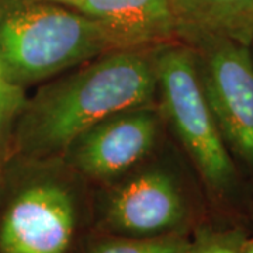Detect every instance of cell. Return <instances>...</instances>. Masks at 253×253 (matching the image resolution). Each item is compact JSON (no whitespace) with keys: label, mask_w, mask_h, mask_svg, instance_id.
<instances>
[{"label":"cell","mask_w":253,"mask_h":253,"mask_svg":"<svg viewBox=\"0 0 253 253\" xmlns=\"http://www.w3.org/2000/svg\"><path fill=\"white\" fill-rule=\"evenodd\" d=\"M161 124L154 104L116 113L78 136L62 155L90 179H111L132 169L152 152Z\"/></svg>","instance_id":"5b68a950"},{"label":"cell","mask_w":253,"mask_h":253,"mask_svg":"<svg viewBox=\"0 0 253 253\" xmlns=\"http://www.w3.org/2000/svg\"><path fill=\"white\" fill-rule=\"evenodd\" d=\"M176 37H225L249 45L253 40V0H172Z\"/></svg>","instance_id":"9c48e42d"},{"label":"cell","mask_w":253,"mask_h":253,"mask_svg":"<svg viewBox=\"0 0 253 253\" xmlns=\"http://www.w3.org/2000/svg\"><path fill=\"white\" fill-rule=\"evenodd\" d=\"M249 49H251V55H252V62H253V40H252V42L249 44Z\"/></svg>","instance_id":"9a60e30c"},{"label":"cell","mask_w":253,"mask_h":253,"mask_svg":"<svg viewBox=\"0 0 253 253\" xmlns=\"http://www.w3.org/2000/svg\"><path fill=\"white\" fill-rule=\"evenodd\" d=\"M99 26L45 0H0L3 81L24 87L110 52Z\"/></svg>","instance_id":"7a4b0ae2"},{"label":"cell","mask_w":253,"mask_h":253,"mask_svg":"<svg viewBox=\"0 0 253 253\" xmlns=\"http://www.w3.org/2000/svg\"><path fill=\"white\" fill-rule=\"evenodd\" d=\"M24 103V87L3 81L0 84V151L9 138Z\"/></svg>","instance_id":"7c38bea8"},{"label":"cell","mask_w":253,"mask_h":253,"mask_svg":"<svg viewBox=\"0 0 253 253\" xmlns=\"http://www.w3.org/2000/svg\"><path fill=\"white\" fill-rule=\"evenodd\" d=\"M45 1H51V3H58V4H62V6H68V7H72L75 9L81 0H45Z\"/></svg>","instance_id":"4fadbf2b"},{"label":"cell","mask_w":253,"mask_h":253,"mask_svg":"<svg viewBox=\"0 0 253 253\" xmlns=\"http://www.w3.org/2000/svg\"><path fill=\"white\" fill-rule=\"evenodd\" d=\"M75 10L99 26L111 51L154 49L179 41L172 0H81Z\"/></svg>","instance_id":"ba28073f"},{"label":"cell","mask_w":253,"mask_h":253,"mask_svg":"<svg viewBox=\"0 0 253 253\" xmlns=\"http://www.w3.org/2000/svg\"><path fill=\"white\" fill-rule=\"evenodd\" d=\"M161 116L169 121L207 190L231 199L239 183L238 166L228 151L201 86L194 51L183 41L152 49Z\"/></svg>","instance_id":"3957f363"},{"label":"cell","mask_w":253,"mask_h":253,"mask_svg":"<svg viewBox=\"0 0 253 253\" xmlns=\"http://www.w3.org/2000/svg\"><path fill=\"white\" fill-rule=\"evenodd\" d=\"M3 83V75H1V69H0V84Z\"/></svg>","instance_id":"2e32d148"},{"label":"cell","mask_w":253,"mask_h":253,"mask_svg":"<svg viewBox=\"0 0 253 253\" xmlns=\"http://www.w3.org/2000/svg\"><path fill=\"white\" fill-rule=\"evenodd\" d=\"M152 49H116L42 86L16 121L20 154L33 161L62 156L78 136L116 113L155 104Z\"/></svg>","instance_id":"6da1fadb"},{"label":"cell","mask_w":253,"mask_h":253,"mask_svg":"<svg viewBox=\"0 0 253 253\" xmlns=\"http://www.w3.org/2000/svg\"><path fill=\"white\" fill-rule=\"evenodd\" d=\"M89 253H190V239L180 232L159 236H118L100 241Z\"/></svg>","instance_id":"30bf717a"},{"label":"cell","mask_w":253,"mask_h":253,"mask_svg":"<svg viewBox=\"0 0 253 253\" xmlns=\"http://www.w3.org/2000/svg\"><path fill=\"white\" fill-rule=\"evenodd\" d=\"M76 225L72 193L51 179L26 186L11 200L0 225L1 253H65Z\"/></svg>","instance_id":"8992f818"},{"label":"cell","mask_w":253,"mask_h":253,"mask_svg":"<svg viewBox=\"0 0 253 253\" xmlns=\"http://www.w3.org/2000/svg\"><path fill=\"white\" fill-rule=\"evenodd\" d=\"M189 206L179 183L162 169L134 174L110 196L104 222L121 236H159L179 231Z\"/></svg>","instance_id":"52a82bcc"},{"label":"cell","mask_w":253,"mask_h":253,"mask_svg":"<svg viewBox=\"0 0 253 253\" xmlns=\"http://www.w3.org/2000/svg\"><path fill=\"white\" fill-rule=\"evenodd\" d=\"M246 239L239 226H201L190 239V253H244Z\"/></svg>","instance_id":"8fae6325"},{"label":"cell","mask_w":253,"mask_h":253,"mask_svg":"<svg viewBox=\"0 0 253 253\" xmlns=\"http://www.w3.org/2000/svg\"><path fill=\"white\" fill-rule=\"evenodd\" d=\"M194 51L208 106L228 151L253 173V62L249 45L225 37H199Z\"/></svg>","instance_id":"277c9868"},{"label":"cell","mask_w":253,"mask_h":253,"mask_svg":"<svg viewBox=\"0 0 253 253\" xmlns=\"http://www.w3.org/2000/svg\"><path fill=\"white\" fill-rule=\"evenodd\" d=\"M244 253H253V238H248V239H246Z\"/></svg>","instance_id":"5bb4252c"}]
</instances>
